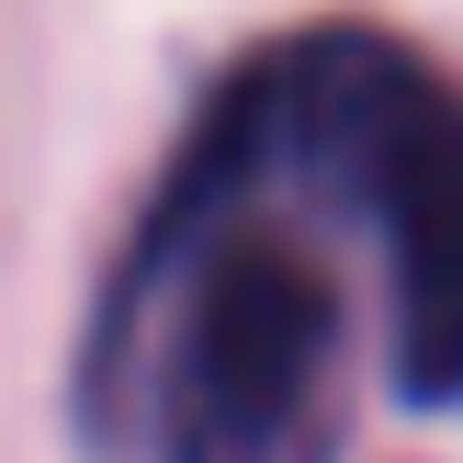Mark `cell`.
I'll return each instance as SVG.
<instances>
[{
    "label": "cell",
    "instance_id": "1",
    "mask_svg": "<svg viewBox=\"0 0 463 463\" xmlns=\"http://www.w3.org/2000/svg\"><path fill=\"white\" fill-rule=\"evenodd\" d=\"M463 407V80L384 23L203 90L90 306L80 419L125 463H339L351 373Z\"/></svg>",
    "mask_w": 463,
    "mask_h": 463
}]
</instances>
